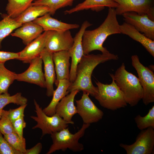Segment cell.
<instances>
[{"label": "cell", "mask_w": 154, "mask_h": 154, "mask_svg": "<svg viewBox=\"0 0 154 154\" xmlns=\"http://www.w3.org/2000/svg\"><path fill=\"white\" fill-rule=\"evenodd\" d=\"M119 59L117 54L110 52L102 54H84L78 65L74 81L68 87V93L74 90L85 92L94 98L98 94L97 87L93 85L91 79L93 72L99 64Z\"/></svg>", "instance_id": "obj_1"}, {"label": "cell", "mask_w": 154, "mask_h": 154, "mask_svg": "<svg viewBox=\"0 0 154 154\" xmlns=\"http://www.w3.org/2000/svg\"><path fill=\"white\" fill-rule=\"evenodd\" d=\"M115 9L109 8L107 15L103 23L93 30H86L83 34L82 45L84 54L98 50L102 53L109 51L103 44L108 37L111 35L121 34Z\"/></svg>", "instance_id": "obj_2"}, {"label": "cell", "mask_w": 154, "mask_h": 154, "mask_svg": "<svg viewBox=\"0 0 154 154\" xmlns=\"http://www.w3.org/2000/svg\"><path fill=\"white\" fill-rule=\"evenodd\" d=\"M113 76L127 104L135 106L143 97V89L138 78L125 69L122 63Z\"/></svg>", "instance_id": "obj_3"}, {"label": "cell", "mask_w": 154, "mask_h": 154, "mask_svg": "<svg viewBox=\"0 0 154 154\" xmlns=\"http://www.w3.org/2000/svg\"><path fill=\"white\" fill-rule=\"evenodd\" d=\"M90 125L83 123L81 128L74 134L70 132L68 127L52 133L50 135L52 144L46 154H50L60 150L65 151L68 149L74 152L82 151L84 149V146L79 140Z\"/></svg>", "instance_id": "obj_4"}, {"label": "cell", "mask_w": 154, "mask_h": 154, "mask_svg": "<svg viewBox=\"0 0 154 154\" xmlns=\"http://www.w3.org/2000/svg\"><path fill=\"white\" fill-rule=\"evenodd\" d=\"M109 74L112 80L110 84H104L98 81H95L98 93L94 98L103 107L114 111L125 108L127 104L115 82L113 74Z\"/></svg>", "instance_id": "obj_5"}, {"label": "cell", "mask_w": 154, "mask_h": 154, "mask_svg": "<svg viewBox=\"0 0 154 154\" xmlns=\"http://www.w3.org/2000/svg\"><path fill=\"white\" fill-rule=\"evenodd\" d=\"M34 102L37 116H31L30 117L36 121L37 124L32 129H40L42 131L41 138L46 134L51 135L66 128L68 127V124H71L56 114L51 116L47 115L35 100H34Z\"/></svg>", "instance_id": "obj_6"}, {"label": "cell", "mask_w": 154, "mask_h": 154, "mask_svg": "<svg viewBox=\"0 0 154 154\" xmlns=\"http://www.w3.org/2000/svg\"><path fill=\"white\" fill-rule=\"evenodd\" d=\"M131 64L137 71L138 79L143 89L142 100L147 106L154 102V74L149 68L143 65L138 56H131Z\"/></svg>", "instance_id": "obj_7"}, {"label": "cell", "mask_w": 154, "mask_h": 154, "mask_svg": "<svg viewBox=\"0 0 154 154\" xmlns=\"http://www.w3.org/2000/svg\"><path fill=\"white\" fill-rule=\"evenodd\" d=\"M119 146L127 154H153L154 129L150 127L141 130L133 143L129 145L121 143Z\"/></svg>", "instance_id": "obj_8"}, {"label": "cell", "mask_w": 154, "mask_h": 154, "mask_svg": "<svg viewBox=\"0 0 154 154\" xmlns=\"http://www.w3.org/2000/svg\"><path fill=\"white\" fill-rule=\"evenodd\" d=\"M118 4L115 9L117 15L133 12L140 15H147L154 21V0H113Z\"/></svg>", "instance_id": "obj_9"}, {"label": "cell", "mask_w": 154, "mask_h": 154, "mask_svg": "<svg viewBox=\"0 0 154 154\" xmlns=\"http://www.w3.org/2000/svg\"><path fill=\"white\" fill-rule=\"evenodd\" d=\"M83 92L81 98L76 100L77 114L82 118L83 123L90 124L96 123L102 118L104 112L92 101L88 94Z\"/></svg>", "instance_id": "obj_10"}, {"label": "cell", "mask_w": 154, "mask_h": 154, "mask_svg": "<svg viewBox=\"0 0 154 154\" xmlns=\"http://www.w3.org/2000/svg\"><path fill=\"white\" fill-rule=\"evenodd\" d=\"M92 25V24L87 21L83 22L79 31L74 38V43L72 47L68 51L71 58L69 79L71 83L76 79L78 65L84 54L82 43L83 34L86 29Z\"/></svg>", "instance_id": "obj_11"}, {"label": "cell", "mask_w": 154, "mask_h": 154, "mask_svg": "<svg viewBox=\"0 0 154 154\" xmlns=\"http://www.w3.org/2000/svg\"><path fill=\"white\" fill-rule=\"evenodd\" d=\"M74 41L70 30L62 32L48 31L45 48L52 53L69 51Z\"/></svg>", "instance_id": "obj_12"}, {"label": "cell", "mask_w": 154, "mask_h": 154, "mask_svg": "<svg viewBox=\"0 0 154 154\" xmlns=\"http://www.w3.org/2000/svg\"><path fill=\"white\" fill-rule=\"evenodd\" d=\"M42 60L40 56L32 59L28 68L24 72L17 74L16 80L36 84L46 88V82L42 70Z\"/></svg>", "instance_id": "obj_13"}, {"label": "cell", "mask_w": 154, "mask_h": 154, "mask_svg": "<svg viewBox=\"0 0 154 154\" xmlns=\"http://www.w3.org/2000/svg\"><path fill=\"white\" fill-rule=\"evenodd\" d=\"M125 22L133 26L147 38L154 40V21L147 15H140L133 12H126L122 15Z\"/></svg>", "instance_id": "obj_14"}, {"label": "cell", "mask_w": 154, "mask_h": 154, "mask_svg": "<svg viewBox=\"0 0 154 154\" xmlns=\"http://www.w3.org/2000/svg\"><path fill=\"white\" fill-rule=\"evenodd\" d=\"M48 31H44L38 37L28 45L21 51L18 52V59L24 63H29L33 59L40 56L45 48Z\"/></svg>", "instance_id": "obj_15"}, {"label": "cell", "mask_w": 154, "mask_h": 154, "mask_svg": "<svg viewBox=\"0 0 154 154\" xmlns=\"http://www.w3.org/2000/svg\"><path fill=\"white\" fill-rule=\"evenodd\" d=\"M79 92L78 90L70 92L59 101L55 108V114L72 124H74L72 120V117L77 114L76 107L74 104V98Z\"/></svg>", "instance_id": "obj_16"}, {"label": "cell", "mask_w": 154, "mask_h": 154, "mask_svg": "<svg viewBox=\"0 0 154 154\" xmlns=\"http://www.w3.org/2000/svg\"><path fill=\"white\" fill-rule=\"evenodd\" d=\"M70 56L68 51H63L53 53L52 59L55 65L56 77L54 84L56 86L59 81L69 79V60Z\"/></svg>", "instance_id": "obj_17"}, {"label": "cell", "mask_w": 154, "mask_h": 154, "mask_svg": "<svg viewBox=\"0 0 154 154\" xmlns=\"http://www.w3.org/2000/svg\"><path fill=\"white\" fill-rule=\"evenodd\" d=\"M52 54L44 48L40 55L44 64L46 95L48 97L52 96L54 90L53 84L56 78Z\"/></svg>", "instance_id": "obj_18"}, {"label": "cell", "mask_w": 154, "mask_h": 154, "mask_svg": "<svg viewBox=\"0 0 154 154\" xmlns=\"http://www.w3.org/2000/svg\"><path fill=\"white\" fill-rule=\"evenodd\" d=\"M32 22L41 27L44 31L62 32L77 29L80 26L76 24H69L60 21L52 17L49 13L38 17Z\"/></svg>", "instance_id": "obj_19"}, {"label": "cell", "mask_w": 154, "mask_h": 154, "mask_svg": "<svg viewBox=\"0 0 154 154\" xmlns=\"http://www.w3.org/2000/svg\"><path fill=\"white\" fill-rule=\"evenodd\" d=\"M43 31L40 25L30 22L23 24L11 35L20 38L23 43L27 45L40 36Z\"/></svg>", "instance_id": "obj_20"}, {"label": "cell", "mask_w": 154, "mask_h": 154, "mask_svg": "<svg viewBox=\"0 0 154 154\" xmlns=\"http://www.w3.org/2000/svg\"><path fill=\"white\" fill-rule=\"evenodd\" d=\"M120 29L121 33L127 35L140 43L151 55L154 57V40L147 38L133 26L125 22L120 25Z\"/></svg>", "instance_id": "obj_21"}, {"label": "cell", "mask_w": 154, "mask_h": 154, "mask_svg": "<svg viewBox=\"0 0 154 154\" xmlns=\"http://www.w3.org/2000/svg\"><path fill=\"white\" fill-rule=\"evenodd\" d=\"M118 4L113 0H85L73 8L64 12L65 15L90 9L97 12L103 10L105 7L115 8Z\"/></svg>", "instance_id": "obj_22"}, {"label": "cell", "mask_w": 154, "mask_h": 154, "mask_svg": "<svg viewBox=\"0 0 154 154\" xmlns=\"http://www.w3.org/2000/svg\"><path fill=\"white\" fill-rule=\"evenodd\" d=\"M71 84L68 79H63L59 81L57 88L53 92L51 101L48 105L42 110L47 115L51 116L55 114L56 105L63 97L68 94V89Z\"/></svg>", "instance_id": "obj_23"}, {"label": "cell", "mask_w": 154, "mask_h": 154, "mask_svg": "<svg viewBox=\"0 0 154 154\" xmlns=\"http://www.w3.org/2000/svg\"><path fill=\"white\" fill-rule=\"evenodd\" d=\"M49 12V9L47 6L31 5L14 19L17 22L23 24L32 22Z\"/></svg>", "instance_id": "obj_24"}, {"label": "cell", "mask_w": 154, "mask_h": 154, "mask_svg": "<svg viewBox=\"0 0 154 154\" xmlns=\"http://www.w3.org/2000/svg\"><path fill=\"white\" fill-rule=\"evenodd\" d=\"M34 0H8L6 7L7 14L14 19L29 7Z\"/></svg>", "instance_id": "obj_25"}, {"label": "cell", "mask_w": 154, "mask_h": 154, "mask_svg": "<svg viewBox=\"0 0 154 154\" xmlns=\"http://www.w3.org/2000/svg\"><path fill=\"white\" fill-rule=\"evenodd\" d=\"M1 16L3 19L0 21V49L2 40L23 24L17 22L7 14H2Z\"/></svg>", "instance_id": "obj_26"}, {"label": "cell", "mask_w": 154, "mask_h": 154, "mask_svg": "<svg viewBox=\"0 0 154 154\" xmlns=\"http://www.w3.org/2000/svg\"><path fill=\"white\" fill-rule=\"evenodd\" d=\"M76 0H36L31 5L44 6L49 9V13L53 15L58 9L67 6H71Z\"/></svg>", "instance_id": "obj_27"}, {"label": "cell", "mask_w": 154, "mask_h": 154, "mask_svg": "<svg viewBox=\"0 0 154 154\" xmlns=\"http://www.w3.org/2000/svg\"><path fill=\"white\" fill-rule=\"evenodd\" d=\"M17 74L7 69L4 63H0V95L7 93L9 87L16 80Z\"/></svg>", "instance_id": "obj_28"}, {"label": "cell", "mask_w": 154, "mask_h": 154, "mask_svg": "<svg viewBox=\"0 0 154 154\" xmlns=\"http://www.w3.org/2000/svg\"><path fill=\"white\" fill-rule=\"evenodd\" d=\"M27 99L23 96L21 93H17L11 96L9 93L3 94L0 95V118L3 108L8 104L13 103L17 105L27 104Z\"/></svg>", "instance_id": "obj_29"}, {"label": "cell", "mask_w": 154, "mask_h": 154, "mask_svg": "<svg viewBox=\"0 0 154 154\" xmlns=\"http://www.w3.org/2000/svg\"><path fill=\"white\" fill-rule=\"evenodd\" d=\"M134 119L137 128L141 130L150 127L154 129V106L149 110L145 116H142L138 115Z\"/></svg>", "instance_id": "obj_30"}, {"label": "cell", "mask_w": 154, "mask_h": 154, "mask_svg": "<svg viewBox=\"0 0 154 154\" xmlns=\"http://www.w3.org/2000/svg\"><path fill=\"white\" fill-rule=\"evenodd\" d=\"M4 137L9 145L14 149L22 154L26 151V139L21 138L15 132L4 135Z\"/></svg>", "instance_id": "obj_31"}, {"label": "cell", "mask_w": 154, "mask_h": 154, "mask_svg": "<svg viewBox=\"0 0 154 154\" xmlns=\"http://www.w3.org/2000/svg\"><path fill=\"white\" fill-rule=\"evenodd\" d=\"M0 131L3 135L15 132L9 117L8 111L3 109L0 118Z\"/></svg>", "instance_id": "obj_32"}, {"label": "cell", "mask_w": 154, "mask_h": 154, "mask_svg": "<svg viewBox=\"0 0 154 154\" xmlns=\"http://www.w3.org/2000/svg\"><path fill=\"white\" fill-rule=\"evenodd\" d=\"M0 154H22L12 147L0 131Z\"/></svg>", "instance_id": "obj_33"}, {"label": "cell", "mask_w": 154, "mask_h": 154, "mask_svg": "<svg viewBox=\"0 0 154 154\" xmlns=\"http://www.w3.org/2000/svg\"><path fill=\"white\" fill-rule=\"evenodd\" d=\"M27 105V104L20 105L18 108L10 109L8 110L9 117L11 122L22 116H25L24 110Z\"/></svg>", "instance_id": "obj_34"}, {"label": "cell", "mask_w": 154, "mask_h": 154, "mask_svg": "<svg viewBox=\"0 0 154 154\" xmlns=\"http://www.w3.org/2000/svg\"><path fill=\"white\" fill-rule=\"evenodd\" d=\"M25 116H23L12 122L15 132L21 138H23V130L26 126V123L24 120Z\"/></svg>", "instance_id": "obj_35"}, {"label": "cell", "mask_w": 154, "mask_h": 154, "mask_svg": "<svg viewBox=\"0 0 154 154\" xmlns=\"http://www.w3.org/2000/svg\"><path fill=\"white\" fill-rule=\"evenodd\" d=\"M19 57V52L0 51V63H5V62L10 60L18 59Z\"/></svg>", "instance_id": "obj_36"}, {"label": "cell", "mask_w": 154, "mask_h": 154, "mask_svg": "<svg viewBox=\"0 0 154 154\" xmlns=\"http://www.w3.org/2000/svg\"><path fill=\"white\" fill-rule=\"evenodd\" d=\"M42 149V144L38 143L33 147L27 149L24 154H39L41 152Z\"/></svg>", "instance_id": "obj_37"}]
</instances>
